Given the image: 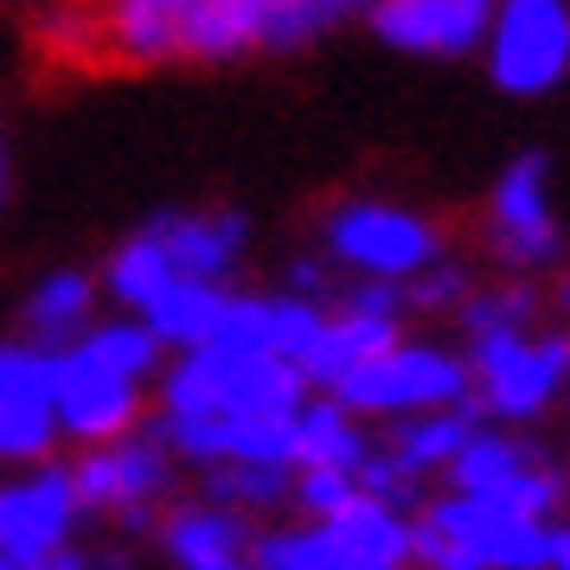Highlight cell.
I'll list each match as a JSON object with an SVG mask.
<instances>
[{"mask_svg": "<svg viewBox=\"0 0 570 570\" xmlns=\"http://www.w3.org/2000/svg\"><path fill=\"white\" fill-rule=\"evenodd\" d=\"M397 334H411V321L404 314H365V308H346L334 302L327 321H321V334H314L308 360H302V379L314 391H340V379H353L372 353H385Z\"/></svg>", "mask_w": 570, "mask_h": 570, "instance_id": "cell-18", "label": "cell"}, {"mask_svg": "<svg viewBox=\"0 0 570 570\" xmlns=\"http://www.w3.org/2000/svg\"><path fill=\"white\" fill-rule=\"evenodd\" d=\"M116 71H232L276 58L288 0H90Z\"/></svg>", "mask_w": 570, "mask_h": 570, "instance_id": "cell-2", "label": "cell"}, {"mask_svg": "<svg viewBox=\"0 0 570 570\" xmlns=\"http://www.w3.org/2000/svg\"><path fill=\"white\" fill-rule=\"evenodd\" d=\"M379 449L372 423L360 411H346L334 391H308L295 411V468H340L360 474V462Z\"/></svg>", "mask_w": 570, "mask_h": 570, "instance_id": "cell-19", "label": "cell"}, {"mask_svg": "<svg viewBox=\"0 0 570 570\" xmlns=\"http://www.w3.org/2000/svg\"><path fill=\"white\" fill-rule=\"evenodd\" d=\"M250 539H257V519L237 513V507H218L206 493H174L155 519V551L174 570L237 564V558H250Z\"/></svg>", "mask_w": 570, "mask_h": 570, "instance_id": "cell-16", "label": "cell"}, {"mask_svg": "<svg viewBox=\"0 0 570 570\" xmlns=\"http://www.w3.org/2000/svg\"><path fill=\"white\" fill-rule=\"evenodd\" d=\"M321 257L334 263L346 283H411L423 276L436 257L455 250L449 218H436L430 206H416L404 193H334L327 206L314 212V237Z\"/></svg>", "mask_w": 570, "mask_h": 570, "instance_id": "cell-4", "label": "cell"}, {"mask_svg": "<svg viewBox=\"0 0 570 570\" xmlns=\"http://www.w3.org/2000/svg\"><path fill=\"white\" fill-rule=\"evenodd\" d=\"M340 276L334 263L321 257L314 244H302V250H288L283 263H276V288H288V295H302V302H321V308H334V295H340Z\"/></svg>", "mask_w": 570, "mask_h": 570, "instance_id": "cell-28", "label": "cell"}, {"mask_svg": "<svg viewBox=\"0 0 570 570\" xmlns=\"http://www.w3.org/2000/svg\"><path fill=\"white\" fill-rule=\"evenodd\" d=\"M250 570H263V564H250Z\"/></svg>", "mask_w": 570, "mask_h": 570, "instance_id": "cell-34", "label": "cell"}, {"mask_svg": "<svg viewBox=\"0 0 570 570\" xmlns=\"http://www.w3.org/2000/svg\"><path fill=\"white\" fill-rule=\"evenodd\" d=\"M481 78L507 104H544L570 83V0H493Z\"/></svg>", "mask_w": 570, "mask_h": 570, "instance_id": "cell-10", "label": "cell"}, {"mask_svg": "<svg viewBox=\"0 0 570 570\" xmlns=\"http://www.w3.org/2000/svg\"><path fill=\"white\" fill-rule=\"evenodd\" d=\"M141 232L155 237L167 263L193 283H244L250 250H257V218L225 199H193V206L141 212Z\"/></svg>", "mask_w": 570, "mask_h": 570, "instance_id": "cell-13", "label": "cell"}, {"mask_svg": "<svg viewBox=\"0 0 570 570\" xmlns=\"http://www.w3.org/2000/svg\"><path fill=\"white\" fill-rule=\"evenodd\" d=\"M365 7H372V0H288L283 27H276V58H302V52H314V46L340 39V32H360Z\"/></svg>", "mask_w": 570, "mask_h": 570, "instance_id": "cell-25", "label": "cell"}, {"mask_svg": "<svg viewBox=\"0 0 570 570\" xmlns=\"http://www.w3.org/2000/svg\"><path fill=\"white\" fill-rule=\"evenodd\" d=\"M13 199V141H7V122H0V212Z\"/></svg>", "mask_w": 570, "mask_h": 570, "instance_id": "cell-31", "label": "cell"}, {"mask_svg": "<svg viewBox=\"0 0 570 570\" xmlns=\"http://www.w3.org/2000/svg\"><path fill=\"white\" fill-rule=\"evenodd\" d=\"M83 532V500L71 462L0 468V558L20 570H46Z\"/></svg>", "mask_w": 570, "mask_h": 570, "instance_id": "cell-12", "label": "cell"}, {"mask_svg": "<svg viewBox=\"0 0 570 570\" xmlns=\"http://www.w3.org/2000/svg\"><path fill=\"white\" fill-rule=\"evenodd\" d=\"M353 493H360V481L340 474V468H295V500H288V507L302 519H327V513H340Z\"/></svg>", "mask_w": 570, "mask_h": 570, "instance_id": "cell-29", "label": "cell"}, {"mask_svg": "<svg viewBox=\"0 0 570 570\" xmlns=\"http://www.w3.org/2000/svg\"><path fill=\"white\" fill-rule=\"evenodd\" d=\"M544 308H551V321H564L570 327V257L544 276Z\"/></svg>", "mask_w": 570, "mask_h": 570, "instance_id": "cell-30", "label": "cell"}, {"mask_svg": "<svg viewBox=\"0 0 570 570\" xmlns=\"http://www.w3.org/2000/svg\"><path fill=\"white\" fill-rule=\"evenodd\" d=\"M539 321H544V283H532V276H481L449 327L468 346V340L519 334V327H539Z\"/></svg>", "mask_w": 570, "mask_h": 570, "instance_id": "cell-21", "label": "cell"}, {"mask_svg": "<svg viewBox=\"0 0 570 570\" xmlns=\"http://www.w3.org/2000/svg\"><path fill=\"white\" fill-rule=\"evenodd\" d=\"M353 481H360V493L385 500V507H397V513H423V500H430V481H423V474H411V468L397 462L391 449H372Z\"/></svg>", "mask_w": 570, "mask_h": 570, "instance_id": "cell-27", "label": "cell"}, {"mask_svg": "<svg viewBox=\"0 0 570 570\" xmlns=\"http://www.w3.org/2000/svg\"><path fill=\"white\" fill-rule=\"evenodd\" d=\"M199 493L218 500V507H237V513H283L295 500V468L288 462H218V468H199Z\"/></svg>", "mask_w": 570, "mask_h": 570, "instance_id": "cell-24", "label": "cell"}, {"mask_svg": "<svg viewBox=\"0 0 570 570\" xmlns=\"http://www.w3.org/2000/svg\"><path fill=\"white\" fill-rule=\"evenodd\" d=\"M167 365V346L148 334V321L104 308L71 346L52 353V404L58 436L71 449H97L148 423L155 379Z\"/></svg>", "mask_w": 570, "mask_h": 570, "instance_id": "cell-3", "label": "cell"}, {"mask_svg": "<svg viewBox=\"0 0 570 570\" xmlns=\"http://www.w3.org/2000/svg\"><path fill=\"white\" fill-rule=\"evenodd\" d=\"M0 570H20V564H7V558H0Z\"/></svg>", "mask_w": 570, "mask_h": 570, "instance_id": "cell-33", "label": "cell"}, {"mask_svg": "<svg viewBox=\"0 0 570 570\" xmlns=\"http://www.w3.org/2000/svg\"><path fill=\"white\" fill-rule=\"evenodd\" d=\"M346 411H360L365 423H397L416 411H442V404H468L474 397V372H468L462 340H436V334H397L385 353L340 379L334 391Z\"/></svg>", "mask_w": 570, "mask_h": 570, "instance_id": "cell-9", "label": "cell"}, {"mask_svg": "<svg viewBox=\"0 0 570 570\" xmlns=\"http://www.w3.org/2000/svg\"><path fill=\"white\" fill-rule=\"evenodd\" d=\"M474 244L493 276H532L544 283L570 257V225L558 206V160L551 148H513L481 186Z\"/></svg>", "mask_w": 570, "mask_h": 570, "instance_id": "cell-5", "label": "cell"}, {"mask_svg": "<svg viewBox=\"0 0 570 570\" xmlns=\"http://www.w3.org/2000/svg\"><path fill=\"white\" fill-rule=\"evenodd\" d=\"M104 283L90 263H46L27 288H20V308H13V334H27L32 346H71V340L104 314Z\"/></svg>", "mask_w": 570, "mask_h": 570, "instance_id": "cell-17", "label": "cell"}, {"mask_svg": "<svg viewBox=\"0 0 570 570\" xmlns=\"http://www.w3.org/2000/svg\"><path fill=\"white\" fill-rule=\"evenodd\" d=\"M32 46H39L46 65H65V71L104 65L97 7H90V0H32Z\"/></svg>", "mask_w": 570, "mask_h": 570, "instance_id": "cell-23", "label": "cell"}, {"mask_svg": "<svg viewBox=\"0 0 570 570\" xmlns=\"http://www.w3.org/2000/svg\"><path fill=\"white\" fill-rule=\"evenodd\" d=\"M71 481H78L83 519H104L116 539H155L160 507L180 488V455L155 436V423H141L129 436L97 442L71 455Z\"/></svg>", "mask_w": 570, "mask_h": 570, "instance_id": "cell-8", "label": "cell"}, {"mask_svg": "<svg viewBox=\"0 0 570 570\" xmlns=\"http://www.w3.org/2000/svg\"><path fill=\"white\" fill-rule=\"evenodd\" d=\"M232 288L237 283H193V276H174L135 321H148V334H155L167 353H186V346H206L212 340V327H218Z\"/></svg>", "mask_w": 570, "mask_h": 570, "instance_id": "cell-22", "label": "cell"}, {"mask_svg": "<svg viewBox=\"0 0 570 570\" xmlns=\"http://www.w3.org/2000/svg\"><path fill=\"white\" fill-rule=\"evenodd\" d=\"M551 570H570V525H551Z\"/></svg>", "mask_w": 570, "mask_h": 570, "instance_id": "cell-32", "label": "cell"}, {"mask_svg": "<svg viewBox=\"0 0 570 570\" xmlns=\"http://www.w3.org/2000/svg\"><path fill=\"white\" fill-rule=\"evenodd\" d=\"M474 423H481L474 397H468V404H442V411H416V416H397V423H379V430H385L379 449H391V455L411 468V474H423V481H442L449 462L462 455V442L474 436Z\"/></svg>", "mask_w": 570, "mask_h": 570, "instance_id": "cell-20", "label": "cell"}, {"mask_svg": "<svg viewBox=\"0 0 570 570\" xmlns=\"http://www.w3.org/2000/svg\"><path fill=\"white\" fill-rule=\"evenodd\" d=\"M411 570H551V519L481 493H430L411 519Z\"/></svg>", "mask_w": 570, "mask_h": 570, "instance_id": "cell-6", "label": "cell"}, {"mask_svg": "<svg viewBox=\"0 0 570 570\" xmlns=\"http://www.w3.org/2000/svg\"><path fill=\"white\" fill-rule=\"evenodd\" d=\"M455 493H481V500H500L513 513L551 519L570 507V468L544 449L532 430H507V423H474V436L462 442V455L442 474Z\"/></svg>", "mask_w": 570, "mask_h": 570, "instance_id": "cell-11", "label": "cell"}, {"mask_svg": "<svg viewBox=\"0 0 570 570\" xmlns=\"http://www.w3.org/2000/svg\"><path fill=\"white\" fill-rule=\"evenodd\" d=\"M493 27V0H372L365 39L411 65H474Z\"/></svg>", "mask_w": 570, "mask_h": 570, "instance_id": "cell-14", "label": "cell"}, {"mask_svg": "<svg viewBox=\"0 0 570 570\" xmlns=\"http://www.w3.org/2000/svg\"><path fill=\"white\" fill-rule=\"evenodd\" d=\"M468 372H474V411L507 430H539L544 416L570 397V327L539 321L519 334L468 340Z\"/></svg>", "mask_w": 570, "mask_h": 570, "instance_id": "cell-7", "label": "cell"}, {"mask_svg": "<svg viewBox=\"0 0 570 570\" xmlns=\"http://www.w3.org/2000/svg\"><path fill=\"white\" fill-rule=\"evenodd\" d=\"M52 353L27 334H0V468H27L58 455Z\"/></svg>", "mask_w": 570, "mask_h": 570, "instance_id": "cell-15", "label": "cell"}, {"mask_svg": "<svg viewBox=\"0 0 570 570\" xmlns=\"http://www.w3.org/2000/svg\"><path fill=\"white\" fill-rule=\"evenodd\" d=\"M302 365L257 346H186L167 353L148 423L180 455V468L218 462H288L295 468V411L308 397Z\"/></svg>", "mask_w": 570, "mask_h": 570, "instance_id": "cell-1", "label": "cell"}, {"mask_svg": "<svg viewBox=\"0 0 570 570\" xmlns=\"http://www.w3.org/2000/svg\"><path fill=\"white\" fill-rule=\"evenodd\" d=\"M474 283H481V263H468L462 250H449V257H436L423 276L404 283V308H411V321H455V308L468 302Z\"/></svg>", "mask_w": 570, "mask_h": 570, "instance_id": "cell-26", "label": "cell"}]
</instances>
